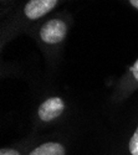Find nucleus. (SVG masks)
<instances>
[{
  "label": "nucleus",
  "instance_id": "nucleus-1",
  "mask_svg": "<svg viewBox=\"0 0 138 155\" xmlns=\"http://www.w3.org/2000/svg\"><path fill=\"white\" fill-rule=\"evenodd\" d=\"M67 31H69L67 22L62 19L55 18L47 20L42 25L39 29L37 36H39L40 41L45 46L52 47V46H59L60 44L64 42V40L67 36Z\"/></svg>",
  "mask_w": 138,
  "mask_h": 155
},
{
  "label": "nucleus",
  "instance_id": "nucleus-2",
  "mask_svg": "<svg viewBox=\"0 0 138 155\" xmlns=\"http://www.w3.org/2000/svg\"><path fill=\"white\" fill-rule=\"evenodd\" d=\"M66 104L61 97H49L37 107L36 119L39 127H47L55 123L65 113Z\"/></svg>",
  "mask_w": 138,
  "mask_h": 155
},
{
  "label": "nucleus",
  "instance_id": "nucleus-3",
  "mask_svg": "<svg viewBox=\"0 0 138 155\" xmlns=\"http://www.w3.org/2000/svg\"><path fill=\"white\" fill-rule=\"evenodd\" d=\"M59 0H29L24 8V15L28 20H37L51 11Z\"/></svg>",
  "mask_w": 138,
  "mask_h": 155
},
{
  "label": "nucleus",
  "instance_id": "nucleus-4",
  "mask_svg": "<svg viewBox=\"0 0 138 155\" xmlns=\"http://www.w3.org/2000/svg\"><path fill=\"white\" fill-rule=\"evenodd\" d=\"M28 155H67V147L60 140H46L31 147Z\"/></svg>",
  "mask_w": 138,
  "mask_h": 155
},
{
  "label": "nucleus",
  "instance_id": "nucleus-5",
  "mask_svg": "<svg viewBox=\"0 0 138 155\" xmlns=\"http://www.w3.org/2000/svg\"><path fill=\"white\" fill-rule=\"evenodd\" d=\"M30 148H31V145L29 143L3 147L2 150H0V155H28Z\"/></svg>",
  "mask_w": 138,
  "mask_h": 155
},
{
  "label": "nucleus",
  "instance_id": "nucleus-6",
  "mask_svg": "<svg viewBox=\"0 0 138 155\" xmlns=\"http://www.w3.org/2000/svg\"><path fill=\"white\" fill-rule=\"evenodd\" d=\"M126 153L127 155H138V124L127 141Z\"/></svg>",
  "mask_w": 138,
  "mask_h": 155
},
{
  "label": "nucleus",
  "instance_id": "nucleus-7",
  "mask_svg": "<svg viewBox=\"0 0 138 155\" xmlns=\"http://www.w3.org/2000/svg\"><path fill=\"white\" fill-rule=\"evenodd\" d=\"M130 80L134 84H138V60L132 64L131 68H130Z\"/></svg>",
  "mask_w": 138,
  "mask_h": 155
},
{
  "label": "nucleus",
  "instance_id": "nucleus-8",
  "mask_svg": "<svg viewBox=\"0 0 138 155\" xmlns=\"http://www.w3.org/2000/svg\"><path fill=\"white\" fill-rule=\"evenodd\" d=\"M130 3H131V5H132L133 8L138 9V0H130Z\"/></svg>",
  "mask_w": 138,
  "mask_h": 155
}]
</instances>
